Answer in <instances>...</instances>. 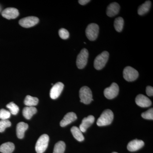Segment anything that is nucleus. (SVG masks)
I'll return each instance as SVG.
<instances>
[{
  "instance_id": "obj_32",
  "label": "nucleus",
  "mask_w": 153,
  "mask_h": 153,
  "mask_svg": "<svg viewBox=\"0 0 153 153\" xmlns=\"http://www.w3.org/2000/svg\"><path fill=\"white\" fill-rule=\"evenodd\" d=\"M1 6H0V12H1Z\"/></svg>"
},
{
  "instance_id": "obj_29",
  "label": "nucleus",
  "mask_w": 153,
  "mask_h": 153,
  "mask_svg": "<svg viewBox=\"0 0 153 153\" xmlns=\"http://www.w3.org/2000/svg\"><path fill=\"white\" fill-rule=\"evenodd\" d=\"M59 35L60 38L64 40L68 39L69 36V34L68 30L64 28H61L59 30Z\"/></svg>"
},
{
  "instance_id": "obj_1",
  "label": "nucleus",
  "mask_w": 153,
  "mask_h": 153,
  "mask_svg": "<svg viewBox=\"0 0 153 153\" xmlns=\"http://www.w3.org/2000/svg\"><path fill=\"white\" fill-rule=\"evenodd\" d=\"M114 119L113 113L111 110L106 109L103 111L97 122L99 126H103L110 124Z\"/></svg>"
},
{
  "instance_id": "obj_13",
  "label": "nucleus",
  "mask_w": 153,
  "mask_h": 153,
  "mask_svg": "<svg viewBox=\"0 0 153 153\" xmlns=\"http://www.w3.org/2000/svg\"><path fill=\"white\" fill-rule=\"evenodd\" d=\"M94 120L95 118L92 115H89L88 117L83 118L82 120V123L79 127V129L82 132H85L86 131L87 128L94 122Z\"/></svg>"
},
{
  "instance_id": "obj_14",
  "label": "nucleus",
  "mask_w": 153,
  "mask_h": 153,
  "mask_svg": "<svg viewBox=\"0 0 153 153\" xmlns=\"http://www.w3.org/2000/svg\"><path fill=\"white\" fill-rule=\"evenodd\" d=\"M144 145V143L141 140H134L128 143L127 149L130 152H135L141 149Z\"/></svg>"
},
{
  "instance_id": "obj_3",
  "label": "nucleus",
  "mask_w": 153,
  "mask_h": 153,
  "mask_svg": "<svg viewBox=\"0 0 153 153\" xmlns=\"http://www.w3.org/2000/svg\"><path fill=\"white\" fill-rule=\"evenodd\" d=\"M79 96L80 102L85 104H88L92 100V94L89 88L87 86H83L79 91Z\"/></svg>"
},
{
  "instance_id": "obj_18",
  "label": "nucleus",
  "mask_w": 153,
  "mask_h": 153,
  "mask_svg": "<svg viewBox=\"0 0 153 153\" xmlns=\"http://www.w3.org/2000/svg\"><path fill=\"white\" fill-rule=\"evenodd\" d=\"M37 112V109L35 107L27 106L24 108L23 110V114L26 119L30 120L36 114Z\"/></svg>"
},
{
  "instance_id": "obj_27",
  "label": "nucleus",
  "mask_w": 153,
  "mask_h": 153,
  "mask_svg": "<svg viewBox=\"0 0 153 153\" xmlns=\"http://www.w3.org/2000/svg\"><path fill=\"white\" fill-rule=\"evenodd\" d=\"M11 113L10 111L4 109L0 110V119L1 120H7L10 118Z\"/></svg>"
},
{
  "instance_id": "obj_24",
  "label": "nucleus",
  "mask_w": 153,
  "mask_h": 153,
  "mask_svg": "<svg viewBox=\"0 0 153 153\" xmlns=\"http://www.w3.org/2000/svg\"><path fill=\"white\" fill-rule=\"evenodd\" d=\"M124 20L122 17H118L115 19L114 22L115 29L118 32H121L123 29Z\"/></svg>"
},
{
  "instance_id": "obj_22",
  "label": "nucleus",
  "mask_w": 153,
  "mask_h": 153,
  "mask_svg": "<svg viewBox=\"0 0 153 153\" xmlns=\"http://www.w3.org/2000/svg\"><path fill=\"white\" fill-rule=\"evenodd\" d=\"M39 100L36 97H33L30 95L26 96L24 103L27 106L34 107L38 104Z\"/></svg>"
},
{
  "instance_id": "obj_17",
  "label": "nucleus",
  "mask_w": 153,
  "mask_h": 153,
  "mask_svg": "<svg viewBox=\"0 0 153 153\" xmlns=\"http://www.w3.org/2000/svg\"><path fill=\"white\" fill-rule=\"evenodd\" d=\"M27 124L24 122H20L17 124L16 133L17 137L19 139H22L25 136V131L28 128Z\"/></svg>"
},
{
  "instance_id": "obj_20",
  "label": "nucleus",
  "mask_w": 153,
  "mask_h": 153,
  "mask_svg": "<svg viewBox=\"0 0 153 153\" xmlns=\"http://www.w3.org/2000/svg\"><path fill=\"white\" fill-rule=\"evenodd\" d=\"M71 131L74 138L77 141L81 142L84 140V137L79 128L76 126L72 127L71 128Z\"/></svg>"
},
{
  "instance_id": "obj_33",
  "label": "nucleus",
  "mask_w": 153,
  "mask_h": 153,
  "mask_svg": "<svg viewBox=\"0 0 153 153\" xmlns=\"http://www.w3.org/2000/svg\"><path fill=\"white\" fill-rule=\"evenodd\" d=\"M117 153V152H113V153Z\"/></svg>"
},
{
  "instance_id": "obj_21",
  "label": "nucleus",
  "mask_w": 153,
  "mask_h": 153,
  "mask_svg": "<svg viewBox=\"0 0 153 153\" xmlns=\"http://www.w3.org/2000/svg\"><path fill=\"white\" fill-rule=\"evenodd\" d=\"M151 7V2L150 1H147L144 4L140 6L138 10V14L140 16H143L147 13Z\"/></svg>"
},
{
  "instance_id": "obj_12",
  "label": "nucleus",
  "mask_w": 153,
  "mask_h": 153,
  "mask_svg": "<svg viewBox=\"0 0 153 153\" xmlns=\"http://www.w3.org/2000/svg\"><path fill=\"white\" fill-rule=\"evenodd\" d=\"M135 102L138 106L143 108L148 107L152 105V101L150 100L146 96L142 94L137 96Z\"/></svg>"
},
{
  "instance_id": "obj_31",
  "label": "nucleus",
  "mask_w": 153,
  "mask_h": 153,
  "mask_svg": "<svg viewBox=\"0 0 153 153\" xmlns=\"http://www.w3.org/2000/svg\"><path fill=\"white\" fill-rule=\"evenodd\" d=\"M90 1V0H79V1H78V2L82 5H84L86 4Z\"/></svg>"
},
{
  "instance_id": "obj_2",
  "label": "nucleus",
  "mask_w": 153,
  "mask_h": 153,
  "mask_svg": "<svg viewBox=\"0 0 153 153\" xmlns=\"http://www.w3.org/2000/svg\"><path fill=\"white\" fill-rule=\"evenodd\" d=\"M109 57V53L107 51H104L97 55L94 60V65L97 70H101L105 66Z\"/></svg>"
},
{
  "instance_id": "obj_30",
  "label": "nucleus",
  "mask_w": 153,
  "mask_h": 153,
  "mask_svg": "<svg viewBox=\"0 0 153 153\" xmlns=\"http://www.w3.org/2000/svg\"><path fill=\"white\" fill-rule=\"evenodd\" d=\"M146 92L149 96H152L153 95V88L152 86H148L146 89Z\"/></svg>"
},
{
  "instance_id": "obj_5",
  "label": "nucleus",
  "mask_w": 153,
  "mask_h": 153,
  "mask_svg": "<svg viewBox=\"0 0 153 153\" xmlns=\"http://www.w3.org/2000/svg\"><path fill=\"white\" fill-rule=\"evenodd\" d=\"M99 27L97 24L92 23L87 26L85 30L86 37L90 41L95 40L98 36Z\"/></svg>"
},
{
  "instance_id": "obj_23",
  "label": "nucleus",
  "mask_w": 153,
  "mask_h": 153,
  "mask_svg": "<svg viewBox=\"0 0 153 153\" xmlns=\"http://www.w3.org/2000/svg\"><path fill=\"white\" fill-rule=\"evenodd\" d=\"M66 149V144L64 142L60 141L55 145L53 153H64Z\"/></svg>"
},
{
  "instance_id": "obj_11",
  "label": "nucleus",
  "mask_w": 153,
  "mask_h": 153,
  "mask_svg": "<svg viewBox=\"0 0 153 153\" xmlns=\"http://www.w3.org/2000/svg\"><path fill=\"white\" fill-rule=\"evenodd\" d=\"M19 11L15 8H7L2 12V16L8 20L16 19L19 16Z\"/></svg>"
},
{
  "instance_id": "obj_8",
  "label": "nucleus",
  "mask_w": 153,
  "mask_h": 153,
  "mask_svg": "<svg viewBox=\"0 0 153 153\" xmlns=\"http://www.w3.org/2000/svg\"><path fill=\"white\" fill-rule=\"evenodd\" d=\"M119 91L118 85L115 82L112 83L111 86L107 88L104 91L105 97L108 99H112L117 96Z\"/></svg>"
},
{
  "instance_id": "obj_26",
  "label": "nucleus",
  "mask_w": 153,
  "mask_h": 153,
  "mask_svg": "<svg viewBox=\"0 0 153 153\" xmlns=\"http://www.w3.org/2000/svg\"><path fill=\"white\" fill-rule=\"evenodd\" d=\"M11 126L10 121L8 120H0V132H3L7 128Z\"/></svg>"
},
{
  "instance_id": "obj_25",
  "label": "nucleus",
  "mask_w": 153,
  "mask_h": 153,
  "mask_svg": "<svg viewBox=\"0 0 153 153\" xmlns=\"http://www.w3.org/2000/svg\"><path fill=\"white\" fill-rule=\"evenodd\" d=\"M7 107L10 110V112L13 115H16L19 112V106L13 102H11L7 104Z\"/></svg>"
},
{
  "instance_id": "obj_4",
  "label": "nucleus",
  "mask_w": 153,
  "mask_h": 153,
  "mask_svg": "<svg viewBox=\"0 0 153 153\" xmlns=\"http://www.w3.org/2000/svg\"><path fill=\"white\" fill-rule=\"evenodd\" d=\"M49 137L47 134L42 135L38 138L36 145V150L37 153H43L48 147Z\"/></svg>"
},
{
  "instance_id": "obj_6",
  "label": "nucleus",
  "mask_w": 153,
  "mask_h": 153,
  "mask_svg": "<svg viewBox=\"0 0 153 153\" xmlns=\"http://www.w3.org/2000/svg\"><path fill=\"white\" fill-rule=\"evenodd\" d=\"M88 52L87 49H83L80 51L77 56L76 60V65L79 69L84 68L87 64Z\"/></svg>"
},
{
  "instance_id": "obj_16",
  "label": "nucleus",
  "mask_w": 153,
  "mask_h": 153,
  "mask_svg": "<svg viewBox=\"0 0 153 153\" xmlns=\"http://www.w3.org/2000/svg\"><path fill=\"white\" fill-rule=\"evenodd\" d=\"M120 10V6L118 3H111L108 7L106 14L108 16L112 17L117 15Z\"/></svg>"
},
{
  "instance_id": "obj_15",
  "label": "nucleus",
  "mask_w": 153,
  "mask_h": 153,
  "mask_svg": "<svg viewBox=\"0 0 153 153\" xmlns=\"http://www.w3.org/2000/svg\"><path fill=\"white\" fill-rule=\"evenodd\" d=\"M77 119V116L74 113H68L65 115L63 119L60 121V126L61 127H65L73 122Z\"/></svg>"
},
{
  "instance_id": "obj_28",
  "label": "nucleus",
  "mask_w": 153,
  "mask_h": 153,
  "mask_svg": "<svg viewBox=\"0 0 153 153\" xmlns=\"http://www.w3.org/2000/svg\"><path fill=\"white\" fill-rule=\"evenodd\" d=\"M143 118L145 119L152 120L153 119V108H150L146 112L143 113L141 114Z\"/></svg>"
},
{
  "instance_id": "obj_7",
  "label": "nucleus",
  "mask_w": 153,
  "mask_h": 153,
  "mask_svg": "<svg viewBox=\"0 0 153 153\" xmlns=\"http://www.w3.org/2000/svg\"><path fill=\"white\" fill-rule=\"evenodd\" d=\"M123 75L124 78L126 81L131 82L138 78L139 73L134 68L131 66H127L124 69Z\"/></svg>"
},
{
  "instance_id": "obj_19",
  "label": "nucleus",
  "mask_w": 153,
  "mask_h": 153,
  "mask_svg": "<svg viewBox=\"0 0 153 153\" xmlns=\"http://www.w3.org/2000/svg\"><path fill=\"white\" fill-rule=\"evenodd\" d=\"M15 145L13 143L7 142L0 146V152L2 153H12L15 149Z\"/></svg>"
},
{
  "instance_id": "obj_9",
  "label": "nucleus",
  "mask_w": 153,
  "mask_h": 153,
  "mask_svg": "<svg viewBox=\"0 0 153 153\" xmlns=\"http://www.w3.org/2000/svg\"><path fill=\"white\" fill-rule=\"evenodd\" d=\"M39 22V19L35 16H29L23 18L19 21V25L24 28H28L34 27Z\"/></svg>"
},
{
  "instance_id": "obj_10",
  "label": "nucleus",
  "mask_w": 153,
  "mask_h": 153,
  "mask_svg": "<svg viewBox=\"0 0 153 153\" xmlns=\"http://www.w3.org/2000/svg\"><path fill=\"white\" fill-rule=\"evenodd\" d=\"M64 88V85L62 82H58L53 85L50 91V96L52 99L55 100L58 98L61 94Z\"/></svg>"
}]
</instances>
